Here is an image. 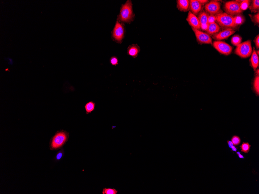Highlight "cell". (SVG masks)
Wrapping results in <instances>:
<instances>
[{"mask_svg":"<svg viewBox=\"0 0 259 194\" xmlns=\"http://www.w3.org/2000/svg\"><path fill=\"white\" fill-rule=\"evenodd\" d=\"M69 137V133L64 130L57 131L50 139V149L51 151L57 150L68 141Z\"/></svg>","mask_w":259,"mask_h":194,"instance_id":"1","label":"cell"},{"mask_svg":"<svg viewBox=\"0 0 259 194\" xmlns=\"http://www.w3.org/2000/svg\"><path fill=\"white\" fill-rule=\"evenodd\" d=\"M133 4L131 1H128L122 5L118 19L121 22H130L133 20Z\"/></svg>","mask_w":259,"mask_h":194,"instance_id":"2","label":"cell"},{"mask_svg":"<svg viewBox=\"0 0 259 194\" xmlns=\"http://www.w3.org/2000/svg\"><path fill=\"white\" fill-rule=\"evenodd\" d=\"M216 22L224 28H230L233 29L236 27L234 24L233 17L225 13H222L215 16Z\"/></svg>","mask_w":259,"mask_h":194,"instance_id":"3","label":"cell"},{"mask_svg":"<svg viewBox=\"0 0 259 194\" xmlns=\"http://www.w3.org/2000/svg\"><path fill=\"white\" fill-rule=\"evenodd\" d=\"M236 46L234 51L235 54L241 58H246L251 55L253 50L251 40L245 41Z\"/></svg>","mask_w":259,"mask_h":194,"instance_id":"4","label":"cell"},{"mask_svg":"<svg viewBox=\"0 0 259 194\" xmlns=\"http://www.w3.org/2000/svg\"><path fill=\"white\" fill-rule=\"evenodd\" d=\"M224 9L225 13L232 16L241 14L242 12L240 8V4L237 1L226 2L224 4Z\"/></svg>","mask_w":259,"mask_h":194,"instance_id":"5","label":"cell"},{"mask_svg":"<svg viewBox=\"0 0 259 194\" xmlns=\"http://www.w3.org/2000/svg\"><path fill=\"white\" fill-rule=\"evenodd\" d=\"M212 45L219 52L223 55H228L232 52V46L224 41H215L212 43Z\"/></svg>","mask_w":259,"mask_h":194,"instance_id":"6","label":"cell"},{"mask_svg":"<svg viewBox=\"0 0 259 194\" xmlns=\"http://www.w3.org/2000/svg\"><path fill=\"white\" fill-rule=\"evenodd\" d=\"M221 5V4L217 1H211L205 5L206 11L209 15L214 16L222 13Z\"/></svg>","mask_w":259,"mask_h":194,"instance_id":"7","label":"cell"},{"mask_svg":"<svg viewBox=\"0 0 259 194\" xmlns=\"http://www.w3.org/2000/svg\"><path fill=\"white\" fill-rule=\"evenodd\" d=\"M193 32L195 34L197 42L199 43L202 44H212L213 41L212 38L210 35L205 32L200 31V30H196L192 28Z\"/></svg>","mask_w":259,"mask_h":194,"instance_id":"8","label":"cell"},{"mask_svg":"<svg viewBox=\"0 0 259 194\" xmlns=\"http://www.w3.org/2000/svg\"><path fill=\"white\" fill-rule=\"evenodd\" d=\"M125 30L123 25L117 21L113 30V36L115 40L120 42L123 38Z\"/></svg>","mask_w":259,"mask_h":194,"instance_id":"9","label":"cell"},{"mask_svg":"<svg viewBox=\"0 0 259 194\" xmlns=\"http://www.w3.org/2000/svg\"><path fill=\"white\" fill-rule=\"evenodd\" d=\"M236 31L233 29L230 28H224V30L218 32L214 35L212 36V37L217 41H220L227 39L229 37L234 34Z\"/></svg>","mask_w":259,"mask_h":194,"instance_id":"10","label":"cell"},{"mask_svg":"<svg viewBox=\"0 0 259 194\" xmlns=\"http://www.w3.org/2000/svg\"><path fill=\"white\" fill-rule=\"evenodd\" d=\"M187 21L189 25L191 26L192 28L198 30H201L200 21L198 18L190 11H189L188 14Z\"/></svg>","mask_w":259,"mask_h":194,"instance_id":"11","label":"cell"},{"mask_svg":"<svg viewBox=\"0 0 259 194\" xmlns=\"http://www.w3.org/2000/svg\"><path fill=\"white\" fill-rule=\"evenodd\" d=\"M209 14L205 11H203L199 14L198 18L200 21V27L203 31H206L209 24L208 22V17Z\"/></svg>","mask_w":259,"mask_h":194,"instance_id":"12","label":"cell"},{"mask_svg":"<svg viewBox=\"0 0 259 194\" xmlns=\"http://www.w3.org/2000/svg\"><path fill=\"white\" fill-rule=\"evenodd\" d=\"M202 6L196 0H190L189 1V8L191 10V12L193 13L195 15H197L202 9Z\"/></svg>","mask_w":259,"mask_h":194,"instance_id":"13","label":"cell"},{"mask_svg":"<svg viewBox=\"0 0 259 194\" xmlns=\"http://www.w3.org/2000/svg\"><path fill=\"white\" fill-rule=\"evenodd\" d=\"M220 31V27L216 22L209 24L206 31L209 35L213 36Z\"/></svg>","mask_w":259,"mask_h":194,"instance_id":"14","label":"cell"},{"mask_svg":"<svg viewBox=\"0 0 259 194\" xmlns=\"http://www.w3.org/2000/svg\"><path fill=\"white\" fill-rule=\"evenodd\" d=\"M189 1L178 0L177 1V7L181 11L186 12L189 10Z\"/></svg>","mask_w":259,"mask_h":194,"instance_id":"15","label":"cell"},{"mask_svg":"<svg viewBox=\"0 0 259 194\" xmlns=\"http://www.w3.org/2000/svg\"><path fill=\"white\" fill-rule=\"evenodd\" d=\"M250 59L251 65L254 70H255L259 66V56L256 54V50L252 52Z\"/></svg>","mask_w":259,"mask_h":194,"instance_id":"16","label":"cell"},{"mask_svg":"<svg viewBox=\"0 0 259 194\" xmlns=\"http://www.w3.org/2000/svg\"><path fill=\"white\" fill-rule=\"evenodd\" d=\"M139 47L137 45H133L130 46L128 48V55L133 57V58H136L140 52Z\"/></svg>","mask_w":259,"mask_h":194,"instance_id":"17","label":"cell"},{"mask_svg":"<svg viewBox=\"0 0 259 194\" xmlns=\"http://www.w3.org/2000/svg\"><path fill=\"white\" fill-rule=\"evenodd\" d=\"M249 8L252 13H259V0H253L251 1V3Z\"/></svg>","mask_w":259,"mask_h":194,"instance_id":"18","label":"cell"},{"mask_svg":"<svg viewBox=\"0 0 259 194\" xmlns=\"http://www.w3.org/2000/svg\"><path fill=\"white\" fill-rule=\"evenodd\" d=\"M234 24L236 27L239 26L244 23L245 19L242 14H240L238 15L233 16Z\"/></svg>","mask_w":259,"mask_h":194,"instance_id":"19","label":"cell"},{"mask_svg":"<svg viewBox=\"0 0 259 194\" xmlns=\"http://www.w3.org/2000/svg\"><path fill=\"white\" fill-rule=\"evenodd\" d=\"M95 106L96 103L93 101H90L87 103L85 106L86 114H89L94 111Z\"/></svg>","mask_w":259,"mask_h":194,"instance_id":"20","label":"cell"},{"mask_svg":"<svg viewBox=\"0 0 259 194\" xmlns=\"http://www.w3.org/2000/svg\"><path fill=\"white\" fill-rule=\"evenodd\" d=\"M240 4V8L241 10H245L249 8L250 6L251 1L249 0H243V1H237Z\"/></svg>","mask_w":259,"mask_h":194,"instance_id":"21","label":"cell"},{"mask_svg":"<svg viewBox=\"0 0 259 194\" xmlns=\"http://www.w3.org/2000/svg\"><path fill=\"white\" fill-rule=\"evenodd\" d=\"M242 40V38L240 35L236 34V35L232 37L231 42L232 44L233 45V46H237L241 43Z\"/></svg>","mask_w":259,"mask_h":194,"instance_id":"22","label":"cell"},{"mask_svg":"<svg viewBox=\"0 0 259 194\" xmlns=\"http://www.w3.org/2000/svg\"><path fill=\"white\" fill-rule=\"evenodd\" d=\"M249 17L251 18L252 22L255 25H258L259 24V13H256L254 14H249Z\"/></svg>","mask_w":259,"mask_h":194,"instance_id":"23","label":"cell"},{"mask_svg":"<svg viewBox=\"0 0 259 194\" xmlns=\"http://www.w3.org/2000/svg\"><path fill=\"white\" fill-rule=\"evenodd\" d=\"M251 145L248 143H243L240 146L242 152L248 153L251 148Z\"/></svg>","mask_w":259,"mask_h":194,"instance_id":"24","label":"cell"},{"mask_svg":"<svg viewBox=\"0 0 259 194\" xmlns=\"http://www.w3.org/2000/svg\"><path fill=\"white\" fill-rule=\"evenodd\" d=\"M259 76H256L254 81L253 86L255 91L257 95L259 94Z\"/></svg>","mask_w":259,"mask_h":194,"instance_id":"25","label":"cell"},{"mask_svg":"<svg viewBox=\"0 0 259 194\" xmlns=\"http://www.w3.org/2000/svg\"><path fill=\"white\" fill-rule=\"evenodd\" d=\"M118 191L115 189L105 188L103 190L102 194H117Z\"/></svg>","mask_w":259,"mask_h":194,"instance_id":"26","label":"cell"},{"mask_svg":"<svg viewBox=\"0 0 259 194\" xmlns=\"http://www.w3.org/2000/svg\"><path fill=\"white\" fill-rule=\"evenodd\" d=\"M64 155H65V152H64L63 149L62 148L58 152H57L55 157L54 160H55L56 161H59L63 157Z\"/></svg>","mask_w":259,"mask_h":194,"instance_id":"27","label":"cell"},{"mask_svg":"<svg viewBox=\"0 0 259 194\" xmlns=\"http://www.w3.org/2000/svg\"><path fill=\"white\" fill-rule=\"evenodd\" d=\"M231 142L233 145L237 146L240 144L241 140L239 137L237 136H234L232 138Z\"/></svg>","mask_w":259,"mask_h":194,"instance_id":"28","label":"cell"},{"mask_svg":"<svg viewBox=\"0 0 259 194\" xmlns=\"http://www.w3.org/2000/svg\"><path fill=\"white\" fill-rule=\"evenodd\" d=\"M110 62L113 66H117L118 64V59L115 56L112 57L110 58Z\"/></svg>","mask_w":259,"mask_h":194,"instance_id":"29","label":"cell"},{"mask_svg":"<svg viewBox=\"0 0 259 194\" xmlns=\"http://www.w3.org/2000/svg\"><path fill=\"white\" fill-rule=\"evenodd\" d=\"M216 18L215 16L214 15H209L208 17V24L213 23L216 22Z\"/></svg>","mask_w":259,"mask_h":194,"instance_id":"30","label":"cell"},{"mask_svg":"<svg viewBox=\"0 0 259 194\" xmlns=\"http://www.w3.org/2000/svg\"><path fill=\"white\" fill-rule=\"evenodd\" d=\"M255 44L257 49H259V34L256 36V38H255L254 40Z\"/></svg>","mask_w":259,"mask_h":194,"instance_id":"31","label":"cell"},{"mask_svg":"<svg viewBox=\"0 0 259 194\" xmlns=\"http://www.w3.org/2000/svg\"><path fill=\"white\" fill-rule=\"evenodd\" d=\"M198 1L202 6H204V5L206 4H207L208 3V1H207V0H198Z\"/></svg>","mask_w":259,"mask_h":194,"instance_id":"32","label":"cell"},{"mask_svg":"<svg viewBox=\"0 0 259 194\" xmlns=\"http://www.w3.org/2000/svg\"><path fill=\"white\" fill-rule=\"evenodd\" d=\"M236 153L238 155L239 158H241V159H244V157L243 156L241 155L240 152H236Z\"/></svg>","mask_w":259,"mask_h":194,"instance_id":"33","label":"cell"},{"mask_svg":"<svg viewBox=\"0 0 259 194\" xmlns=\"http://www.w3.org/2000/svg\"><path fill=\"white\" fill-rule=\"evenodd\" d=\"M227 143H228V145H229V148H231V147L233 145V143H232L231 141H228Z\"/></svg>","mask_w":259,"mask_h":194,"instance_id":"34","label":"cell"},{"mask_svg":"<svg viewBox=\"0 0 259 194\" xmlns=\"http://www.w3.org/2000/svg\"><path fill=\"white\" fill-rule=\"evenodd\" d=\"M231 148L232 149V151H237V148H236V147H234V146H232L231 147Z\"/></svg>","mask_w":259,"mask_h":194,"instance_id":"35","label":"cell"}]
</instances>
